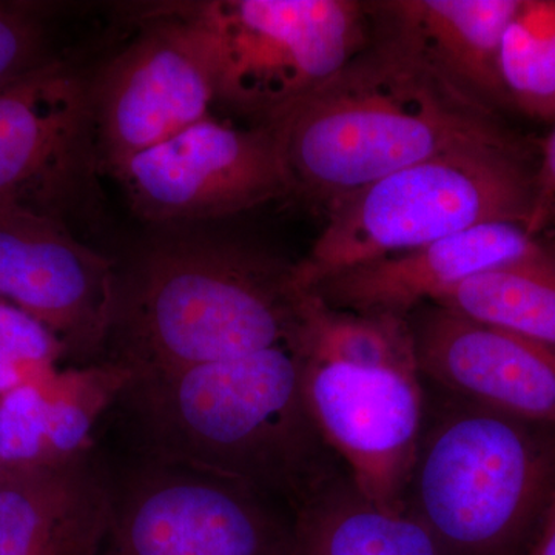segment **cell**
Segmentation results:
<instances>
[{"label": "cell", "mask_w": 555, "mask_h": 555, "mask_svg": "<svg viewBox=\"0 0 555 555\" xmlns=\"http://www.w3.org/2000/svg\"><path fill=\"white\" fill-rule=\"evenodd\" d=\"M302 367L292 347H270L129 377L115 403L144 460L238 481L295 511L339 476L306 403Z\"/></svg>", "instance_id": "1"}, {"label": "cell", "mask_w": 555, "mask_h": 555, "mask_svg": "<svg viewBox=\"0 0 555 555\" xmlns=\"http://www.w3.org/2000/svg\"><path fill=\"white\" fill-rule=\"evenodd\" d=\"M291 177L327 208L460 149H521L491 105L386 36L272 127Z\"/></svg>", "instance_id": "2"}, {"label": "cell", "mask_w": 555, "mask_h": 555, "mask_svg": "<svg viewBox=\"0 0 555 555\" xmlns=\"http://www.w3.org/2000/svg\"><path fill=\"white\" fill-rule=\"evenodd\" d=\"M305 292L295 264L258 248L211 240L155 244L116 272L102 363L142 377L270 347L295 350Z\"/></svg>", "instance_id": "3"}, {"label": "cell", "mask_w": 555, "mask_h": 555, "mask_svg": "<svg viewBox=\"0 0 555 555\" xmlns=\"http://www.w3.org/2000/svg\"><path fill=\"white\" fill-rule=\"evenodd\" d=\"M454 397L422 434L406 516L441 555H525L555 494V441Z\"/></svg>", "instance_id": "4"}, {"label": "cell", "mask_w": 555, "mask_h": 555, "mask_svg": "<svg viewBox=\"0 0 555 555\" xmlns=\"http://www.w3.org/2000/svg\"><path fill=\"white\" fill-rule=\"evenodd\" d=\"M535 169L521 149L443 153L372 182L327 208L328 219L295 280L308 288L337 270L426 246L478 225H526Z\"/></svg>", "instance_id": "5"}, {"label": "cell", "mask_w": 555, "mask_h": 555, "mask_svg": "<svg viewBox=\"0 0 555 555\" xmlns=\"http://www.w3.org/2000/svg\"><path fill=\"white\" fill-rule=\"evenodd\" d=\"M204 40L217 102L272 129L367 47L353 0H210L170 7Z\"/></svg>", "instance_id": "6"}, {"label": "cell", "mask_w": 555, "mask_h": 555, "mask_svg": "<svg viewBox=\"0 0 555 555\" xmlns=\"http://www.w3.org/2000/svg\"><path fill=\"white\" fill-rule=\"evenodd\" d=\"M292 526L254 489L142 460L119 486L101 555H291Z\"/></svg>", "instance_id": "7"}, {"label": "cell", "mask_w": 555, "mask_h": 555, "mask_svg": "<svg viewBox=\"0 0 555 555\" xmlns=\"http://www.w3.org/2000/svg\"><path fill=\"white\" fill-rule=\"evenodd\" d=\"M131 206L155 222L232 217L292 192L272 129L207 118L113 169Z\"/></svg>", "instance_id": "8"}, {"label": "cell", "mask_w": 555, "mask_h": 555, "mask_svg": "<svg viewBox=\"0 0 555 555\" xmlns=\"http://www.w3.org/2000/svg\"><path fill=\"white\" fill-rule=\"evenodd\" d=\"M144 30L91 90L94 131L109 169L211 118L214 67L199 33L170 7L144 17Z\"/></svg>", "instance_id": "9"}, {"label": "cell", "mask_w": 555, "mask_h": 555, "mask_svg": "<svg viewBox=\"0 0 555 555\" xmlns=\"http://www.w3.org/2000/svg\"><path fill=\"white\" fill-rule=\"evenodd\" d=\"M302 390L360 495L404 516L425 418L422 375L302 360Z\"/></svg>", "instance_id": "10"}, {"label": "cell", "mask_w": 555, "mask_h": 555, "mask_svg": "<svg viewBox=\"0 0 555 555\" xmlns=\"http://www.w3.org/2000/svg\"><path fill=\"white\" fill-rule=\"evenodd\" d=\"M116 272L50 214L0 199V299L36 318L87 367L105 357Z\"/></svg>", "instance_id": "11"}, {"label": "cell", "mask_w": 555, "mask_h": 555, "mask_svg": "<svg viewBox=\"0 0 555 555\" xmlns=\"http://www.w3.org/2000/svg\"><path fill=\"white\" fill-rule=\"evenodd\" d=\"M409 323L422 377L478 406L555 426L554 349L434 302Z\"/></svg>", "instance_id": "12"}, {"label": "cell", "mask_w": 555, "mask_h": 555, "mask_svg": "<svg viewBox=\"0 0 555 555\" xmlns=\"http://www.w3.org/2000/svg\"><path fill=\"white\" fill-rule=\"evenodd\" d=\"M96 142L91 90L49 61L0 87V199L56 196Z\"/></svg>", "instance_id": "13"}, {"label": "cell", "mask_w": 555, "mask_h": 555, "mask_svg": "<svg viewBox=\"0 0 555 555\" xmlns=\"http://www.w3.org/2000/svg\"><path fill=\"white\" fill-rule=\"evenodd\" d=\"M524 225H478L426 246L371 259L321 278L308 291L328 308L409 318L488 270L550 250Z\"/></svg>", "instance_id": "14"}, {"label": "cell", "mask_w": 555, "mask_h": 555, "mask_svg": "<svg viewBox=\"0 0 555 555\" xmlns=\"http://www.w3.org/2000/svg\"><path fill=\"white\" fill-rule=\"evenodd\" d=\"M113 486L90 449L60 462L0 465V555H101Z\"/></svg>", "instance_id": "15"}, {"label": "cell", "mask_w": 555, "mask_h": 555, "mask_svg": "<svg viewBox=\"0 0 555 555\" xmlns=\"http://www.w3.org/2000/svg\"><path fill=\"white\" fill-rule=\"evenodd\" d=\"M524 0H390L387 36L488 104L507 102L500 51Z\"/></svg>", "instance_id": "16"}, {"label": "cell", "mask_w": 555, "mask_h": 555, "mask_svg": "<svg viewBox=\"0 0 555 555\" xmlns=\"http://www.w3.org/2000/svg\"><path fill=\"white\" fill-rule=\"evenodd\" d=\"M294 513L291 555H441L422 526L371 505L349 476L332 478Z\"/></svg>", "instance_id": "17"}, {"label": "cell", "mask_w": 555, "mask_h": 555, "mask_svg": "<svg viewBox=\"0 0 555 555\" xmlns=\"http://www.w3.org/2000/svg\"><path fill=\"white\" fill-rule=\"evenodd\" d=\"M434 305L555 350V248L469 278Z\"/></svg>", "instance_id": "18"}, {"label": "cell", "mask_w": 555, "mask_h": 555, "mask_svg": "<svg viewBox=\"0 0 555 555\" xmlns=\"http://www.w3.org/2000/svg\"><path fill=\"white\" fill-rule=\"evenodd\" d=\"M305 361L420 374L409 318L328 308L306 291L297 347Z\"/></svg>", "instance_id": "19"}, {"label": "cell", "mask_w": 555, "mask_h": 555, "mask_svg": "<svg viewBox=\"0 0 555 555\" xmlns=\"http://www.w3.org/2000/svg\"><path fill=\"white\" fill-rule=\"evenodd\" d=\"M507 102L555 119V0H524L500 51Z\"/></svg>", "instance_id": "20"}, {"label": "cell", "mask_w": 555, "mask_h": 555, "mask_svg": "<svg viewBox=\"0 0 555 555\" xmlns=\"http://www.w3.org/2000/svg\"><path fill=\"white\" fill-rule=\"evenodd\" d=\"M50 462L49 397L40 383H24L0 397V465Z\"/></svg>", "instance_id": "21"}, {"label": "cell", "mask_w": 555, "mask_h": 555, "mask_svg": "<svg viewBox=\"0 0 555 555\" xmlns=\"http://www.w3.org/2000/svg\"><path fill=\"white\" fill-rule=\"evenodd\" d=\"M0 349L33 375L47 374L53 361L67 353L53 332L3 299H0Z\"/></svg>", "instance_id": "22"}, {"label": "cell", "mask_w": 555, "mask_h": 555, "mask_svg": "<svg viewBox=\"0 0 555 555\" xmlns=\"http://www.w3.org/2000/svg\"><path fill=\"white\" fill-rule=\"evenodd\" d=\"M43 30L20 7L0 5V87L49 62Z\"/></svg>", "instance_id": "23"}, {"label": "cell", "mask_w": 555, "mask_h": 555, "mask_svg": "<svg viewBox=\"0 0 555 555\" xmlns=\"http://www.w3.org/2000/svg\"><path fill=\"white\" fill-rule=\"evenodd\" d=\"M553 222H555V126L546 139L542 160L535 169L534 203L525 229L529 235L537 236Z\"/></svg>", "instance_id": "24"}, {"label": "cell", "mask_w": 555, "mask_h": 555, "mask_svg": "<svg viewBox=\"0 0 555 555\" xmlns=\"http://www.w3.org/2000/svg\"><path fill=\"white\" fill-rule=\"evenodd\" d=\"M525 555H555V494Z\"/></svg>", "instance_id": "25"}, {"label": "cell", "mask_w": 555, "mask_h": 555, "mask_svg": "<svg viewBox=\"0 0 555 555\" xmlns=\"http://www.w3.org/2000/svg\"><path fill=\"white\" fill-rule=\"evenodd\" d=\"M27 371L0 349V397L28 383Z\"/></svg>", "instance_id": "26"}]
</instances>
